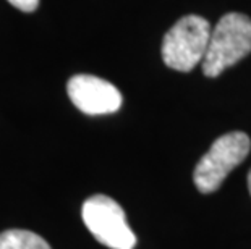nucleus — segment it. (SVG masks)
Wrapping results in <instances>:
<instances>
[{
	"label": "nucleus",
	"mask_w": 251,
	"mask_h": 249,
	"mask_svg": "<svg viewBox=\"0 0 251 249\" xmlns=\"http://www.w3.org/2000/svg\"><path fill=\"white\" fill-rule=\"evenodd\" d=\"M250 149L251 141L243 131H232L217 137L195 167L193 180L198 191L209 194L219 189L227 175L247 158Z\"/></svg>",
	"instance_id": "7ed1b4c3"
},
{
	"label": "nucleus",
	"mask_w": 251,
	"mask_h": 249,
	"mask_svg": "<svg viewBox=\"0 0 251 249\" xmlns=\"http://www.w3.org/2000/svg\"><path fill=\"white\" fill-rule=\"evenodd\" d=\"M251 52V20L243 13H227L211 33L209 45L202 60V73L217 78Z\"/></svg>",
	"instance_id": "f257e3e1"
},
{
	"label": "nucleus",
	"mask_w": 251,
	"mask_h": 249,
	"mask_svg": "<svg viewBox=\"0 0 251 249\" xmlns=\"http://www.w3.org/2000/svg\"><path fill=\"white\" fill-rule=\"evenodd\" d=\"M68 97L86 115H107L122 107V94L114 84L93 75H75L67 84Z\"/></svg>",
	"instance_id": "39448f33"
},
{
	"label": "nucleus",
	"mask_w": 251,
	"mask_h": 249,
	"mask_svg": "<svg viewBox=\"0 0 251 249\" xmlns=\"http://www.w3.org/2000/svg\"><path fill=\"white\" fill-rule=\"evenodd\" d=\"M83 222L96 240L110 249H133L136 235L126 222L125 210L109 196H91L83 204Z\"/></svg>",
	"instance_id": "20e7f679"
},
{
	"label": "nucleus",
	"mask_w": 251,
	"mask_h": 249,
	"mask_svg": "<svg viewBox=\"0 0 251 249\" xmlns=\"http://www.w3.org/2000/svg\"><path fill=\"white\" fill-rule=\"evenodd\" d=\"M13 7H17L21 12H26V13H31L34 12L39 5V0H8Z\"/></svg>",
	"instance_id": "0eeeda50"
},
{
	"label": "nucleus",
	"mask_w": 251,
	"mask_h": 249,
	"mask_svg": "<svg viewBox=\"0 0 251 249\" xmlns=\"http://www.w3.org/2000/svg\"><path fill=\"white\" fill-rule=\"evenodd\" d=\"M248 189H250V194H251V170L248 173Z\"/></svg>",
	"instance_id": "6e6552de"
},
{
	"label": "nucleus",
	"mask_w": 251,
	"mask_h": 249,
	"mask_svg": "<svg viewBox=\"0 0 251 249\" xmlns=\"http://www.w3.org/2000/svg\"><path fill=\"white\" fill-rule=\"evenodd\" d=\"M211 33L209 21L202 17L188 15L180 18L164 36V63L172 70L191 71L198 63L204 60Z\"/></svg>",
	"instance_id": "f03ea898"
},
{
	"label": "nucleus",
	"mask_w": 251,
	"mask_h": 249,
	"mask_svg": "<svg viewBox=\"0 0 251 249\" xmlns=\"http://www.w3.org/2000/svg\"><path fill=\"white\" fill-rule=\"evenodd\" d=\"M0 249H52L44 238L28 230H7L0 233Z\"/></svg>",
	"instance_id": "423d86ee"
}]
</instances>
